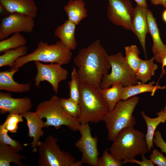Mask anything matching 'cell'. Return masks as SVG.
<instances>
[{
	"label": "cell",
	"mask_w": 166,
	"mask_h": 166,
	"mask_svg": "<svg viewBox=\"0 0 166 166\" xmlns=\"http://www.w3.org/2000/svg\"><path fill=\"white\" fill-rule=\"evenodd\" d=\"M109 56L98 39L80 49L73 62L80 83L99 88L103 77L111 68Z\"/></svg>",
	"instance_id": "6da1fadb"
},
{
	"label": "cell",
	"mask_w": 166,
	"mask_h": 166,
	"mask_svg": "<svg viewBox=\"0 0 166 166\" xmlns=\"http://www.w3.org/2000/svg\"><path fill=\"white\" fill-rule=\"evenodd\" d=\"M112 142L109 152L120 161L134 158L138 155L145 156L149 152L145 135L134 127L122 130Z\"/></svg>",
	"instance_id": "7a4b0ae2"
},
{
	"label": "cell",
	"mask_w": 166,
	"mask_h": 166,
	"mask_svg": "<svg viewBox=\"0 0 166 166\" xmlns=\"http://www.w3.org/2000/svg\"><path fill=\"white\" fill-rule=\"evenodd\" d=\"M79 104L80 116L78 119L81 124L98 123L103 121L109 111L108 105L99 90L85 83H81Z\"/></svg>",
	"instance_id": "3957f363"
},
{
	"label": "cell",
	"mask_w": 166,
	"mask_h": 166,
	"mask_svg": "<svg viewBox=\"0 0 166 166\" xmlns=\"http://www.w3.org/2000/svg\"><path fill=\"white\" fill-rule=\"evenodd\" d=\"M139 101V97L136 96L126 100H120L114 108L105 115L103 121L107 130L109 141H112L124 128L135 125L136 121L133 113Z\"/></svg>",
	"instance_id": "277c9868"
},
{
	"label": "cell",
	"mask_w": 166,
	"mask_h": 166,
	"mask_svg": "<svg viewBox=\"0 0 166 166\" xmlns=\"http://www.w3.org/2000/svg\"><path fill=\"white\" fill-rule=\"evenodd\" d=\"M72 57L71 50L60 41L50 45L41 41L38 43L35 50L19 58L10 69H19L27 63L32 61L56 63L62 65L68 64Z\"/></svg>",
	"instance_id": "5b68a950"
},
{
	"label": "cell",
	"mask_w": 166,
	"mask_h": 166,
	"mask_svg": "<svg viewBox=\"0 0 166 166\" xmlns=\"http://www.w3.org/2000/svg\"><path fill=\"white\" fill-rule=\"evenodd\" d=\"M59 98L54 95L49 100L39 103L35 112L41 118L46 119L44 127L53 126L58 129L64 125L72 131H78L81 124L64 110L60 103Z\"/></svg>",
	"instance_id": "8992f818"
},
{
	"label": "cell",
	"mask_w": 166,
	"mask_h": 166,
	"mask_svg": "<svg viewBox=\"0 0 166 166\" xmlns=\"http://www.w3.org/2000/svg\"><path fill=\"white\" fill-rule=\"evenodd\" d=\"M58 140L51 135L43 142L40 141L38 146L39 166H81L80 161H76L69 152L61 150L57 144Z\"/></svg>",
	"instance_id": "52a82bcc"
},
{
	"label": "cell",
	"mask_w": 166,
	"mask_h": 166,
	"mask_svg": "<svg viewBox=\"0 0 166 166\" xmlns=\"http://www.w3.org/2000/svg\"><path fill=\"white\" fill-rule=\"evenodd\" d=\"M108 59L111 72L103 76L100 88H108L116 83L124 87L137 83L139 81L136 78V73L129 66L121 53L109 55Z\"/></svg>",
	"instance_id": "ba28073f"
},
{
	"label": "cell",
	"mask_w": 166,
	"mask_h": 166,
	"mask_svg": "<svg viewBox=\"0 0 166 166\" xmlns=\"http://www.w3.org/2000/svg\"><path fill=\"white\" fill-rule=\"evenodd\" d=\"M78 131L81 136L74 145L81 153V161L82 164L97 166L99 154L97 137L92 136L89 124H81Z\"/></svg>",
	"instance_id": "9c48e42d"
},
{
	"label": "cell",
	"mask_w": 166,
	"mask_h": 166,
	"mask_svg": "<svg viewBox=\"0 0 166 166\" xmlns=\"http://www.w3.org/2000/svg\"><path fill=\"white\" fill-rule=\"evenodd\" d=\"M34 62L37 70L34 79L35 86L39 88L41 82L47 81L51 85L53 92L57 93L59 83L67 78V70L57 63L45 64L39 61Z\"/></svg>",
	"instance_id": "30bf717a"
},
{
	"label": "cell",
	"mask_w": 166,
	"mask_h": 166,
	"mask_svg": "<svg viewBox=\"0 0 166 166\" xmlns=\"http://www.w3.org/2000/svg\"><path fill=\"white\" fill-rule=\"evenodd\" d=\"M35 26L34 18L19 13L10 14L2 20L0 25V40L10 35L21 32L31 33Z\"/></svg>",
	"instance_id": "8fae6325"
},
{
	"label": "cell",
	"mask_w": 166,
	"mask_h": 166,
	"mask_svg": "<svg viewBox=\"0 0 166 166\" xmlns=\"http://www.w3.org/2000/svg\"><path fill=\"white\" fill-rule=\"evenodd\" d=\"M107 16L110 21L117 26L133 32L132 18L134 8L129 0H108Z\"/></svg>",
	"instance_id": "7c38bea8"
},
{
	"label": "cell",
	"mask_w": 166,
	"mask_h": 166,
	"mask_svg": "<svg viewBox=\"0 0 166 166\" xmlns=\"http://www.w3.org/2000/svg\"><path fill=\"white\" fill-rule=\"evenodd\" d=\"M32 108L30 99L28 97L15 98L11 94L0 92V113L22 114L30 111Z\"/></svg>",
	"instance_id": "4fadbf2b"
},
{
	"label": "cell",
	"mask_w": 166,
	"mask_h": 166,
	"mask_svg": "<svg viewBox=\"0 0 166 166\" xmlns=\"http://www.w3.org/2000/svg\"><path fill=\"white\" fill-rule=\"evenodd\" d=\"M147 7L137 4L134 8L132 18L133 32L139 40L146 59V37L147 34L149 33L147 21Z\"/></svg>",
	"instance_id": "5bb4252c"
},
{
	"label": "cell",
	"mask_w": 166,
	"mask_h": 166,
	"mask_svg": "<svg viewBox=\"0 0 166 166\" xmlns=\"http://www.w3.org/2000/svg\"><path fill=\"white\" fill-rule=\"evenodd\" d=\"M26 120L28 129V136L33 138L31 147L34 152L38 150V146L41 137L43 135L44 131L42 128L44 127V122L37 113L30 111L21 114Z\"/></svg>",
	"instance_id": "9a60e30c"
},
{
	"label": "cell",
	"mask_w": 166,
	"mask_h": 166,
	"mask_svg": "<svg viewBox=\"0 0 166 166\" xmlns=\"http://www.w3.org/2000/svg\"><path fill=\"white\" fill-rule=\"evenodd\" d=\"M0 3L9 14L19 13L34 18L37 16L38 9L33 0H0Z\"/></svg>",
	"instance_id": "2e32d148"
},
{
	"label": "cell",
	"mask_w": 166,
	"mask_h": 166,
	"mask_svg": "<svg viewBox=\"0 0 166 166\" xmlns=\"http://www.w3.org/2000/svg\"><path fill=\"white\" fill-rule=\"evenodd\" d=\"M19 69H9L0 72V90L14 93H22L29 91L30 84L19 83L14 79V74Z\"/></svg>",
	"instance_id": "e0dca14e"
},
{
	"label": "cell",
	"mask_w": 166,
	"mask_h": 166,
	"mask_svg": "<svg viewBox=\"0 0 166 166\" xmlns=\"http://www.w3.org/2000/svg\"><path fill=\"white\" fill-rule=\"evenodd\" d=\"M76 25L69 20L58 26L54 34L69 50L76 49L77 45L75 37Z\"/></svg>",
	"instance_id": "ac0fdd59"
},
{
	"label": "cell",
	"mask_w": 166,
	"mask_h": 166,
	"mask_svg": "<svg viewBox=\"0 0 166 166\" xmlns=\"http://www.w3.org/2000/svg\"><path fill=\"white\" fill-rule=\"evenodd\" d=\"M155 83L154 81H152L148 84L143 83L139 81L135 85L124 87L120 97V100H126L137 94L146 92L151 93V96L152 97L157 90L166 88L165 86L154 85Z\"/></svg>",
	"instance_id": "d6986e66"
},
{
	"label": "cell",
	"mask_w": 166,
	"mask_h": 166,
	"mask_svg": "<svg viewBox=\"0 0 166 166\" xmlns=\"http://www.w3.org/2000/svg\"><path fill=\"white\" fill-rule=\"evenodd\" d=\"M68 20L78 25L81 21L87 16V10L83 0H69L64 7Z\"/></svg>",
	"instance_id": "ffe728a7"
},
{
	"label": "cell",
	"mask_w": 166,
	"mask_h": 166,
	"mask_svg": "<svg viewBox=\"0 0 166 166\" xmlns=\"http://www.w3.org/2000/svg\"><path fill=\"white\" fill-rule=\"evenodd\" d=\"M147 21L149 33L151 35L153 45L152 50L154 55L160 53L166 47L161 39L157 24L152 12L148 9L147 11Z\"/></svg>",
	"instance_id": "44dd1931"
},
{
	"label": "cell",
	"mask_w": 166,
	"mask_h": 166,
	"mask_svg": "<svg viewBox=\"0 0 166 166\" xmlns=\"http://www.w3.org/2000/svg\"><path fill=\"white\" fill-rule=\"evenodd\" d=\"M141 114L147 125V132L145 135V140L149 152L151 149L153 148V139L156 129L160 124L165 123L166 118L161 115H158L156 117L152 118L143 111H141Z\"/></svg>",
	"instance_id": "7402d4cb"
},
{
	"label": "cell",
	"mask_w": 166,
	"mask_h": 166,
	"mask_svg": "<svg viewBox=\"0 0 166 166\" xmlns=\"http://www.w3.org/2000/svg\"><path fill=\"white\" fill-rule=\"evenodd\" d=\"M154 57L148 60L141 59L136 72V78L138 81L146 83L155 74L158 68L156 64L154 63Z\"/></svg>",
	"instance_id": "603a6c76"
},
{
	"label": "cell",
	"mask_w": 166,
	"mask_h": 166,
	"mask_svg": "<svg viewBox=\"0 0 166 166\" xmlns=\"http://www.w3.org/2000/svg\"><path fill=\"white\" fill-rule=\"evenodd\" d=\"M124 87L121 84L116 83L111 87L101 89L99 90L103 99L107 104L109 111L113 110L120 100V97Z\"/></svg>",
	"instance_id": "cb8c5ba5"
},
{
	"label": "cell",
	"mask_w": 166,
	"mask_h": 166,
	"mask_svg": "<svg viewBox=\"0 0 166 166\" xmlns=\"http://www.w3.org/2000/svg\"><path fill=\"white\" fill-rule=\"evenodd\" d=\"M25 158L10 146L0 144V166H10L11 163L23 166L22 160Z\"/></svg>",
	"instance_id": "d4e9b609"
},
{
	"label": "cell",
	"mask_w": 166,
	"mask_h": 166,
	"mask_svg": "<svg viewBox=\"0 0 166 166\" xmlns=\"http://www.w3.org/2000/svg\"><path fill=\"white\" fill-rule=\"evenodd\" d=\"M27 50L25 45L4 52L0 56V67L8 66L11 68L18 59L27 54Z\"/></svg>",
	"instance_id": "484cf974"
},
{
	"label": "cell",
	"mask_w": 166,
	"mask_h": 166,
	"mask_svg": "<svg viewBox=\"0 0 166 166\" xmlns=\"http://www.w3.org/2000/svg\"><path fill=\"white\" fill-rule=\"evenodd\" d=\"M27 41L25 37L20 33L13 34L12 36L0 41V53L25 46Z\"/></svg>",
	"instance_id": "4316f807"
},
{
	"label": "cell",
	"mask_w": 166,
	"mask_h": 166,
	"mask_svg": "<svg viewBox=\"0 0 166 166\" xmlns=\"http://www.w3.org/2000/svg\"><path fill=\"white\" fill-rule=\"evenodd\" d=\"M125 60L131 69L136 73L141 59L139 57L140 53L138 47L132 45L124 47Z\"/></svg>",
	"instance_id": "83f0119b"
},
{
	"label": "cell",
	"mask_w": 166,
	"mask_h": 166,
	"mask_svg": "<svg viewBox=\"0 0 166 166\" xmlns=\"http://www.w3.org/2000/svg\"><path fill=\"white\" fill-rule=\"evenodd\" d=\"M69 97L71 100L79 104L80 98V82L77 68L73 67L71 73V79L68 82Z\"/></svg>",
	"instance_id": "f1b7e54d"
},
{
	"label": "cell",
	"mask_w": 166,
	"mask_h": 166,
	"mask_svg": "<svg viewBox=\"0 0 166 166\" xmlns=\"http://www.w3.org/2000/svg\"><path fill=\"white\" fill-rule=\"evenodd\" d=\"M60 103L66 112L71 117L78 119L81 115V109L79 104L70 98H59Z\"/></svg>",
	"instance_id": "f546056e"
},
{
	"label": "cell",
	"mask_w": 166,
	"mask_h": 166,
	"mask_svg": "<svg viewBox=\"0 0 166 166\" xmlns=\"http://www.w3.org/2000/svg\"><path fill=\"white\" fill-rule=\"evenodd\" d=\"M23 117L21 114L9 113L1 125L8 132L16 133L18 128V124L23 121Z\"/></svg>",
	"instance_id": "4dcf8cb0"
},
{
	"label": "cell",
	"mask_w": 166,
	"mask_h": 166,
	"mask_svg": "<svg viewBox=\"0 0 166 166\" xmlns=\"http://www.w3.org/2000/svg\"><path fill=\"white\" fill-rule=\"evenodd\" d=\"M8 132L0 125V144L7 145L15 151L19 152L23 150V147L18 140L12 138L8 134Z\"/></svg>",
	"instance_id": "1f68e13d"
},
{
	"label": "cell",
	"mask_w": 166,
	"mask_h": 166,
	"mask_svg": "<svg viewBox=\"0 0 166 166\" xmlns=\"http://www.w3.org/2000/svg\"><path fill=\"white\" fill-rule=\"evenodd\" d=\"M109 148L105 149L101 156L98 158L97 166H121L122 161L117 160L109 152Z\"/></svg>",
	"instance_id": "d6a6232c"
},
{
	"label": "cell",
	"mask_w": 166,
	"mask_h": 166,
	"mask_svg": "<svg viewBox=\"0 0 166 166\" xmlns=\"http://www.w3.org/2000/svg\"><path fill=\"white\" fill-rule=\"evenodd\" d=\"M149 159L154 164L158 166H166V157L156 149L153 150Z\"/></svg>",
	"instance_id": "836d02e7"
},
{
	"label": "cell",
	"mask_w": 166,
	"mask_h": 166,
	"mask_svg": "<svg viewBox=\"0 0 166 166\" xmlns=\"http://www.w3.org/2000/svg\"><path fill=\"white\" fill-rule=\"evenodd\" d=\"M153 143L159 148L162 153L166 154V143L163 139L160 132L156 131L154 133L153 139Z\"/></svg>",
	"instance_id": "e575fe53"
},
{
	"label": "cell",
	"mask_w": 166,
	"mask_h": 166,
	"mask_svg": "<svg viewBox=\"0 0 166 166\" xmlns=\"http://www.w3.org/2000/svg\"><path fill=\"white\" fill-rule=\"evenodd\" d=\"M142 160L139 161L135 158L125 160L122 161L123 164L127 163H135L140 166H154V164L149 159H147L145 156H141Z\"/></svg>",
	"instance_id": "d590c367"
},
{
	"label": "cell",
	"mask_w": 166,
	"mask_h": 166,
	"mask_svg": "<svg viewBox=\"0 0 166 166\" xmlns=\"http://www.w3.org/2000/svg\"><path fill=\"white\" fill-rule=\"evenodd\" d=\"M155 60L157 62L162 64L161 68L162 69V74L164 73V67L166 66V48L163 51L158 54L154 55Z\"/></svg>",
	"instance_id": "8d00e7d4"
},
{
	"label": "cell",
	"mask_w": 166,
	"mask_h": 166,
	"mask_svg": "<svg viewBox=\"0 0 166 166\" xmlns=\"http://www.w3.org/2000/svg\"><path fill=\"white\" fill-rule=\"evenodd\" d=\"M151 4L154 6L162 5L166 9V0H150Z\"/></svg>",
	"instance_id": "74e56055"
},
{
	"label": "cell",
	"mask_w": 166,
	"mask_h": 166,
	"mask_svg": "<svg viewBox=\"0 0 166 166\" xmlns=\"http://www.w3.org/2000/svg\"><path fill=\"white\" fill-rule=\"evenodd\" d=\"M136 3L137 4L144 6L148 7L146 0H134Z\"/></svg>",
	"instance_id": "f35d334b"
},
{
	"label": "cell",
	"mask_w": 166,
	"mask_h": 166,
	"mask_svg": "<svg viewBox=\"0 0 166 166\" xmlns=\"http://www.w3.org/2000/svg\"><path fill=\"white\" fill-rule=\"evenodd\" d=\"M156 115H161L164 116L166 118V105L165 106L164 108L161 110L160 112L156 113Z\"/></svg>",
	"instance_id": "ab89813d"
},
{
	"label": "cell",
	"mask_w": 166,
	"mask_h": 166,
	"mask_svg": "<svg viewBox=\"0 0 166 166\" xmlns=\"http://www.w3.org/2000/svg\"><path fill=\"white\" fill-rule=\"evenodd\" d=\"M162 17L163 20L166 23V9L163 12Z\"/></svg>",
	"instance_id": "60d3db41"
}]
</instances>
